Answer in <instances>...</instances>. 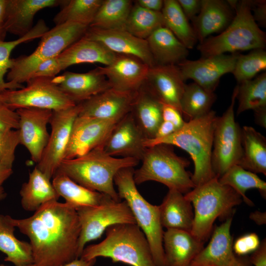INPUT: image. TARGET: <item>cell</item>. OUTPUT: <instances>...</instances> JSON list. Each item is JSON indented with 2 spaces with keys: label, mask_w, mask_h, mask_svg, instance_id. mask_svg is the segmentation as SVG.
Wrapping results in <instances>:
<instances>
[{
  "label": "cell",
  "mask_w": 266,
  "mask_h": 266,
  "mask_svg": "<svg viewBox=\"0 0 266 266\" xmlns=\"http://www.w3.org/2000/svg\"><path fill=\"white\" fill-rule=\"evenodd\" d=\"M13 223L30 240L35 266H62L76 259L80 225L76 210L58 200Z\"/></svg>",
  "instance_id": "cell-1"
},
{
  "label": "cell",
  "mask_w": 266,
  "mask_h": 266,
  "mask_svg": "<svg viewBox=\"0 0 266 266\" xmlns=\"http://www.w3.org/2000/svg\"><path fill=\"white\" fill-rule=\"evenodd\" d=\"M217 117L216 112L211 110L204 116L185 122L182 127L168 136L146 138L144 146L148 148L164 144L185 150L194 165L192 180L195 187L200 185L216 177L212 168L211 156Z\"/></svg>",
  "instance_id": "cell-2"
},
{
  "label": "cell",
  "mask_w": 266,
  "mask_h": 266,
  "mask_svg": "<svg viewBox=\"0 0 266 266\" xmlns=\"http://www.w3.org/2000/svg\"><path fill=\"white\" fill-rule=\"evenodd\" d=\"M139 161L110 156L100 147L81 156L63 160L58 170L80 185L119 201L121 200L114 186L115 175L123 168H133Z\"/></svg>",
  "instance_id": "cell-3"
},
{
  "label": "cell",
  "mask_w": 266,
  "mask_h": 266,
  "mask_svg": "<svg viewBox=\"0 0 266 266\" xmlns=\"http://www.w3.org/2000/svg\"><path fill=\"white\" fill-rule=\"evenodd\" d=\"M105 234L100 242L85 247L79 258L89 261L104 257L131 266H157L147 238L136 224L113 225Z\"/></svg>",
  "instance_id": "cell-4"
},
{
  "label": "cell",
  "mask_w": 266,
  "mask_h": 266,
  "mask_svg": "<svg viewBox=\"0 0 266 266\" xmlns=\"http://www.w3.org/2000/svg\"><path fill=\"white\" fill-rule=\"evenodd\" d=\"M184 196L194 207L191 233L203 243L210 235L215 220L229 217L233 208L243 201L236 191L221 184L217 177L195 187Z\"/></svg>",
  "instance_id": "cell-5"
},
{
  "label": "cell",
  "mask_w": 266,
  "mask_h": 266,
  "mask_svg": "<svg viewBox=\"0 0 266 266\" xmlns=\"http://www.w3.org/2000/svg\"><path fill=\"white\" fill-rule=\"evenodd\" d=\"M234 13L231 23L220 33L208 37L199 43L197 49L202 57L265 49L266 33L254 19L249 0L238 1Z\"/></svg>",
  "instance_id": "cell-6"
},
{
  "label": "cell",
  "mask_w": 266,
  "mask_h": 266,
  "mask_svg": "<svg viewBox=\"0 0 266 266\" xmlns=\"http://www.w3.org/2000/svg\"><path fill=\"white\" fill-rule=\"evenodd\" d=\"M133 167L120 170L115 175L114 183L120 199L129 206L136 222L146 236L157 266H166L163 244V227L159 206L146 200L138 191L134 181Z\"/></svg>",
  "instance_id": "cell-7"
},
{
  "label": "cell",
  "mask_w": 266,
  "mask_h": 266,
  "mask_svg": "<svg viewBox=\"0 0 266 266\" xmlns=\"http://www.w3.org/2000/svg\"><path fill=\"white\" fill-rule=\"evenodd\" d=\"M170 146L160 144L146 148L141 166L134 171L136 185L153 181L183 194L195 187L186 169L190 162L177 155Z\"/></svg>",
  "instance_id": "cell-8"
},
{
  "label": "cell",
  "mask_w": 266,
  "mask_h": 266,
  "mask_svg": "<svg viewBox=\"0 0 266 266\" xmlns=\"http://www.w3.org/2000/svg\"><path fill=\"white\" fill-rule=\"evenodd\" d=\"M89 27L68 22L55 26L40 38L36 49L28 56L12 59V64L6 75L7 82L22 85L33 75L42 62L56 57L82 38Z\"/></svg>",
  "instance_id": "cell-9"
},
{
  "label": "cell",
  "mask_w": 266,
  "mask_h": 266,
  "mask_svg": "<svg viewBox=\"0 0 266 266\" xmlns=\"http://www.w3.org/2000/svg\"><path fill=\"white\" fill-rule=\"evenodd\" d=\"M237 93L236 85L230 106L221 116H218L215 125L211 166L218 178L232 166L238 165L243 155L242 129L234 118Z\"/></svg>",
  "instance_id": "cell-10"
},
{
  "label": "cell",
  "mask_w": 266,
  "mask_h": 266,
  "mask_svg": "<svg viewBox=\"0 0 266 266\" xmlns=\"http://www.w3.org/2000/svg\"><path fill=\"white\" fill-rule=\"evenodd\" d=\"M53 77L34 76L27 85L16 90L0 91V95L12 109L34 107L59 111L75 106L53 81Z\"/></svg>",
  "instance_id": "cell-11"
},
{
  "label": "cell",
  "mask_w": 266,
  "mask_h": 266,
  "mask_svg": "<svg viewBox=\"0 0 266 266\" xmlns=\"http://www.w3.org/2000/svg\"><path fill=\"white\" fill-rule=\"evenodd\" d=\"M80 233L78 243V256L86 244L100 237L109 227L120 224H136L135 219L125 200L117 201L108 197L100 204L76 210Z\"/></svg>",
  "instance_id": "cell-12"
},
{
  "label": "cell",
  "mask_w": 266,
  "mask_h": 266,
  "mask_svg": "<svg viewBox=\"0 0 266 266\" xmlns=\"http://www.w3.org/2000/svg\"><path fill=\"white\" fill-rule=\"evenodd\" d=\"M80 110L79 103L66 109L53 111L49 122L51 132L48 142L36 166L50 179L64 159L72 125Z\"/></svg>",
  "instance_id": "cell-13"
},
{
  "label": "cell",
  "mask_w": 266,
  "mask_h": 266,
  "mask_svg": "<svg viewBox=\"0 0 266 266\" xmlns=\"http://www.w3.org/2000/svg\"><path fill=\"white\" fill-rule=\"evenodd\" d=\"M118 122L78 115L72 126L64 159L78 157L103 147Z\"/></svg>",
  "instance_id": "cell-14"
},
{
  "label": "cell",
  "mask_w": 266,
  "mask_h": 266,
  "mask_svg": "<svg viewBox=\"0 0 266 266\" xmlns=\"http://www.w3.org/2000/svg\"><path fill=\"white\" fill-rule=\"evenodd\" d=\"M237 53L185 60L177 65L184 81L192 79L205 90L214 93L221 77L233 72Z\"/></svg>",
  "instance_id": "cell-15"
},
{
  "label": "cell",
  "mask_w": 266,
  "mask_h": 266,
  "mask_svg": "<svg viewBox=\"0 0 266 266\" xmlns=\"http://www.w3.org/2000/svg\"><path fill=\"white\" fill-rule=\"evenodd\" d=\"M16 111L19 117L20 144L28 150L32 161L37 164L48 142L50 134L47 125L53 111L34 107L21 108Z\"/></svg>",
  "instance_id": "cell-16"
},
{
  "label": "cell",
  "mask_w": 266,
  "mask_h": 266,
  "mask_svg": "<svg viewBox=\"0 0 266 266\" xmlns=\"http://www.w3.org/2000/svg\"><path fill=\"white\" fill-rule=\"evenodd\" d=\"M146 138L131 112L116 124L102 148L110 156L140 161L146 149L144 145Z\"/></svg>",
  "instance_id": "cell-17"
},
{
  "label": "cell",
  "mask_w": 266,
  "mask_h": 266,
  "mask_svg": "<svg viewBox=\"0 0 266 266\" xmlns=\"http://www.w3.org/2000/svg\"><path fill=\"white\" fill-rule=\"evenodd\" d=\"M97 67L111 88L135 93L145 83L150 66L136 57L116 54L109 65Z\"/></svg>",
  "instance_id": "cell-18"
},
{
  "label": "cell",
  "mask_w": 266,
  "mask_h": 266,
  "mask_svg": "<svg viewBox=\"0 0 266 266\" xmlns=\"http://www.w3.org/2000/svg\"><path fill=\"white\" fill-rule=\"evenodd\" d=\"M84 36L101 43L115 54L136 57L150 67L156 65L147 40L137 37L126 30H102L89 27Z\"/></svg>",
  "instance_id": "cell-19"
},
{
  "label": "cell",
  "mask_w": 266,
  "mask_h": 266,
  "mask_svg": "<svg viewBox=\"0 0 266 266\" xmlns=\"http://www.w3.org/2000/svg\"><path fill=\"white\" fill-rule=\"evenodd\" d=\"M134 94L110 88L80 103L79 116L118 122L131 112Z\"/></svg>",
  "instance_id": "cell-20"
},
{
  "label": "cell",
  "mask_w": 266,
  "mask_h": 266,
  "mask_svg": "<svg viewBox=\"0 0 266 266\" xmlns=\"http://www.w3.org/2000/svg\"><path fill=\"white\" fill-rule=\"evenodd\" d=\"M144 84L161 102L175 107L181 113L180 100L186 84L177 65L150 67Z\"/></svg>",
  "instance_id": "cell-21"
},
{
  "label": "cell",
  "mask_w": 266,
  "mask_h": 266,
  "mask_svg": "<svg viewBox=\"0 0 266 266\" xmlns=\"http://www.w3.org/2000/svg\"><path fill=\"white\" fill-rule=\"evenodd\" d=\"M53 79L61 91L77 104L111 88L98 67L85 73L66 71Z\"/></svg>",
  "instance_id": "cell-22"
},
{
  "label": "cell",
  "mask_w": 266,
  "mask_h": 266,
  "mask_svg": "<svg viewBox=\"0 0 266 266\" xmlns=\"http://www.w3.org/2000/svg\"><path fill=\"white\" fill-rule=\"evenodd\" d=\"M232 217L215 227L208 244L195 257L190 266H230L235 254L231 234Z\"/></svg>",
  "instance_id": "cell-23"
},
{
  "label": "cell",
  "mask_w": 266,
  "mask_h": 266,
  "mask_svg": "<svg viewBox=\"0 0 266 266\" xmlns=\"http://www.w3.org/2000/svg\"><path fill=\"white\" fill-rule=\"evenodd\" d=\"M199 13L193 20L192 28L200 43L216 33H221L231 23L234 11L227 1L201 0Z\"/></svg>",
  "instance_id": "cell-24"
},
{
  "label": "cell",
  "mask_w": 266,
  "mask_h": 266,
  "mask_svg": "<svg viewBox=\"0 0 266 266\" xmlns=\"http://www.w3.org/2000/svg\"><path fill=\"white\" fill-rule=\"evenodd\" d=\"M163 244L166 266H190L204 247L190 232L179 229L164 231Z\"/></svg>",
  "instance_id": "cell-25"
},
{
  "label": "cell",
  "mask_w": 266,
  "mask_h": 266,
  "mask_svg": "<svg viewBox=\"0 0 266 266\" xmlns=\"http://www.w3.org/2000/svg\"><path fill=\"white\" fill-rule=\"evenodd\" d=\"M60 0H6V28L7 33L22 37L33 28L34 16L39 11L61 6Z\"/></svg>",
  "instance_id": "cell-26"
},
{
  "label": "cell",
  "mask_w": 266,
  "mask_h": 266,
  "mask_svg": "<svg viewBox=\"0 0 266 266\" xmlns=\"http://www.w3.org/2000/svg\"><path fill=\"white\" fill-rule=\"evenodd\" d=\"M116 54L101 43L84 36L56 56L61 71L82 63L109 65Z\"/></svg>",
  "instance_id": "cell-27"
},
{
  "label": "cell",
  "mask_w": 266,
  "mask_h": 266,
  "mask_svg": "<svg viewBox=\"0 0 266 266\" xmlns=\"http://www.w3.org/2000/svg\"><path fill=\"white\" fill-rule=\"evenodd\" d=\"M162 102L144 85L135 92L131 111L146 138L155 137L163 121Z\"/></svg>",
  "instance_id": "cell-28"
},
{
  "label": "cell",
  "mask_w": 266,
  "mask_h": 266,
  "mask_svg": "<svg viewBox=\"0 0 266 266\" xmlns=\"http://www.w3.org/2000/svg\"><path fill=\"white\" fill-rule=\"evenodd\" d=\"M159 206L163 228L191 233L194 220L193 206L183 194L175 190L169 189Z\"/></svg>",
  "instance_id": "cell-29"
},
{
  "label": "cell",
  "mask_w": 266,
  "mask_h": 266,
  "mask_svg": "<svg viewBox=\"0 0 266 266\" xmlns=\"http://www.w3.org/2000/svg\"><path fill=\"white\" fill-rule=\"evenodd\" d=\"M146 40L156 65H177L188 55L189 49L164 26L156 30Z\"/></svg>",
  "instance_id": "cell-30"
},
{
  "label": "cell",
  "mask_w": 266,
  "mask_h": 266,
  "mask_svg": "<svg viewBox=\"0 0 266 266\" xmlns=\"http://www.w3.org/2000/svg\"><path fill=\"white\" fill-rule=\"evenodd\" d=\"M52 178V183L60 197L76 210L98 205L109 197L80 185L59 170Z\"/></svg>",
  "instance_id": "cell-31"
},
{
  "label": "cell",
  "mask_w": 266,
  "mask_h": 266,
  "mask_svg": "<svg viewBox=\"0 0 266 266\" xmlns=\"http://www.w3.org/2000/svg\"><path fill=\"white\" fill-rule=\"evenodd\" d=\"M20 195L21 206L28 211H35L43 204L60 198L50 179L36 166L29 173L28 181L23 184Z\"/></svg>",
  "instance_id": "cell-32"
},
{
  "label": "cell",
  "mask_w": 266,
  "mask_h": 266,
  "mask_svg": "<svg viewBox=\"0 0 266 266\" xmlns=\"http://www.w3.org/2000/svg\"><path fill=\"white\" fill-rule=\"evenodd\" d=\"M12 219L9 215L0 214V251L6 255L4 261L15 266L33 264L31 244L16 237Z\"/></svg>",
  "instance_id": "cell-33"
},
{
  "label": "cell",
  "mask_w": 266,
  "mask_h": 266,
  "mask_svg": "<svg viewBox=\"0 0 266 266\" xmlns=\"http://www.w3.org/2000/svg\"><path fill=\"white\" fill-rule=\"evenodd\" d=\"M243 155L238 165L255 173L266 175V139L253 127L242 128Z\"/></svg>",
  "instance_id": "cell-34"
},
{
  "label": "cell",
  "mask_w": 266,
  "mask_h": 266,
  "mask_svg": "<svg viewBox=\"0 0 266 266\" xmlns=\"http://www.w3.org/2000/svg\"><path fill=\"white\" fill-rule=\"evenodd\" d=\"M161 12L164 27L188 49H193L198 42L195 33L177 0H165Z\"/></svg>",
  "instance_id": "cell-35"
},
{
  "label": "cell",
  "mask_w": 266,
  "mask_h": 266,
  "mask_svg": "<svg viewBox=\"0 0 266 266\" xmlns=\"http://www.w3.org/2000/svg\"><path fill=\"white\" fill-rule=\"evenodd\" d=\"M132 3L130 0H102L89 27L102 30H125Z\"/></svg>",
  "instance_id": "cell-36"
},
{
  "label": "cell",
  "mask_w": 266,
  "mask_h": 266,
  "mask_svg": "<svg viewBox=\"0 0 266 266\" xmlns=\"http://www.w3.org/2000/svg\"><path fill=\"white\" fill-rule=\"evenodd\" d=\"M222 184L230 186L236 191L247 205L253 206L254 203L246 195L247 190L256 189L266 198V183L256 173L244 169L238 165L230 167L220 178Z\"/></svg>",
  "instance_id": "cell-37"
},
{
  "label": "cell",
  "mask_w": 266,
  "mask_h": 266,
  "mask_svg": "<svg viewBox=\"0 0 266 266\" xmlns=\"http://www.w3.org/2000/svg\"><path fill=\"white\" fill-rule=\"evenodd\" d=\"M216 99L214 93L205 90L195 82L185 84L180 100L182 114L188 121L204 116L211 110Z\"/></svg>",
  "instance_id": "cell-38"
},
{
  "label": "cell",
  "mask_w": 266,
  "mask_h": 266,
  "mask_svg": "<svg viewBox=\"0 0 266 266\" xmlns=\"http://www.w3.org/2000/svg\"><path fill=\"white\" fill-rule=\"evenodd\" d=\"M102 0H63L61 9L53 18L55 26L72 22L89 27Z\"/></svg>",
  "instance_id": "cell-39"
},
{
  "label": "cell",
  "mask_w": 266,
  "mask_h": 266,
  "mask_svg": "<svg viewBox=\"0 0 266 266\" xmlns=\"http://www.w3.org/2000/svg\"><path fill=\"white\" fill-rule=\"evenodd\" d=\"M49 30L45 22L40 19L32 29L26 35L12 41L0 40V91L16 90L23 88V85H16L4 80V76L11 68L12 59L10 55L13 49L18 45L41 37Z\"/></svg>",
  "instance_id": "cell-40"
},
{
  "label": "cell",
  "mask_w": 266,
  "mask_h": 266,
  "mask_svg": "<svg viewBox=\"0 0 266 266\" xmlns=\"http://www.w3.org/2000/svg\"><path fill=\"white\" fill-rule=\"evenodd\" d=\"M237 86V115L246 110L254 111L266 107V72L251 80L241 82Z\"/></svg>",
  "instance_id": "cell-41"
},
{
  "label": "cell",
  "mask_w": 266,
  "mask_h": 266,
  "mask_svg": "<svg viewBox=\"0 0 266 266\" xmlns=\"http://www.w3.org/2000/svg\"><path fill=\"white\" fill-rule=\"evenodd\" d=\"M164 26L161 12L150 11L135 4L130 11L125 30L137 37L146 40L156 30Z\"/></svg>",
  "instance_id": "cell-42"
},
{
  "label": "cell",
  "mask_w": 266,
  "mask_h": 266,
  "mask_svg": "<svg viewBox=\"0 0 266 266\" xmlns=\"http://www.w3.org/2000/svg\"><path fill=\"white\" fill-rule=\"evenodd\" d=\"M266 69V52L264 49L252 50L248 54H238L232 72L238 83L251 80Z\"/></svg>",
  "instance_id": "cell-43"
},
{
  "label": "cell",
  "mask_w": 266,
  "mask_h": 266,
  "mask_svg": "<svg viewBox=\"0 0 266 266\" xmlns=\"http://www.w3.org/2000/svg\"><path fill=\"white\" fill-rule=\"evenodd\" d=\"M20 144L18 130H0V163L12 168L15 150Z\"/></svg>",
  "instance_id": "cell-44"
},
{
  "label": "cell",
  "mask_w": 266,
  "mask_h": 266,
  "mask_svg": "<svg viewBox=\"0 0 266 266\" xmlns=\"http://www.w3.org/2000/svg\"><path fill=\"white\" fill-rule=\"evenodd\" d=\"M260 240L257 234L250 233L238 237L233 243L234 254L238 256H244L252 253L259 247Z\"/></svg>",
  "instance_id": "cell-45"
},
{
  "label": "cell",
  "mask_w": 266,
  "mask_h": 266,
  "mask_svg": "<svg viewBox=\"0 0 266 266\" xmlns=\"http://www.w3.org/2000/svg\"><path fill=\"white\" fill-rule=\"evenodd\" d=\"M19 127L18 113L7 105L0 95V130H18Z\"/></svg>",
  "instance_id": "cell-46"
},
{
  "label": "cell",
  "mask_w": 266,
  "mask_h": 266,
  "mask_svg": "<svg viewBox=\"0 0 266 266\" xmlns=\"http://www.w3.org/2000/svg\"><path fill=\"white\" fill-rule=\"evenodd\" d=\"M61 70L56 57H55L40 63L34 70L31 77L34 76L54 77Z\"/></svg>",
  "instance_id": "cell-47"
},
{
  "label": "cell",
  "mask_w": 266,
  "mask_h": 266,
  "mask_svg": "<svg viewBox=\"0 0 266 266\" xmlns=\"http://www.w3.org/2000/svg\"><path fill=\"white\" fill-rule=\"evenodd\" d=\"M162 110L163 121L170 122L177 130L182 127L186 122L181 112L173 106L162 103Z\"/></svg>",
  "instance_id": "cell-48"
},
{
  "label": "cell",
  "mask_w": 266,
  "mask_h": 266,
  "mask_svg": "<svg viewBox=\"0 0 266 266\" xmlns=\"http://www.w3.org/2000/svg\"><path fill=\"white\" fill-rule=\"evenodd\" d=\"M250 9L253 18L263 27L266 25V1L264 0H250Z\"/></svg>",
  "instance_id": "cell-49"
},
{
  "label": "cell",
  "mask_w": 266,
  "mask_h": 266,
  "mask_svg": "<svg viewBox=\"0 0 266 266\" xmlns=\"http://www.w3.org/2000/svg\"><path fill=\"white\" fill-rule=\"evenodd\" d=\"M184 14L188 20H193L199 13L200 0H177Z\"/></svg>",
  "instance_id": "cell-50"
},
{
  "label": "cell",
  "mask_w": 266,
  "mask_h": 266,
  "mask_svg": "<svg viewBox=\"0 0 266 266\" xmlns=\"http://www.w3.org/2000/svg\"><path fill=\"white\" fill-rule=\"evenodd\" d=\"M251 265L254 266H266V240L261 241L259 247L248 258Z\"/></svg>",
  "instance_id": "cell-51"
},
{
  "label": "cell",
  "mask_w": 266,
  "mask_h": 266,
  "mask_svg": "<svg viewBox=\"0 0 266 266\" xmlns=\"http://www.w3.org/2000/svg\"><path fill=\"white\" fill-rule=\"evenodd\" d=\"M136 4L146 9L155 11L161 12L164 0H138Z\"/></svg>",
  "instance_id": "cell-52"
},
{
  "label": "cell",
  "mask_w": 266,
  "mask_h": 266,
  "mask_svg": "<svg viewBox=\"0 0 266 266\" xmlns=\"http://www.w3.org/2000/svg\"><path fill=\"white\" fill-rule=\"evenodd\" d=\"M176 130L177 129L172 123L163 121L157 130L155 137L153 138H161L166 137Z\"/></svg>",
  "instance_id": "cell-53"
},
{
  "label": "cell",
  "mask_w": 266,
  "mask_h": 266,
  "mask_svg": "<svg viewBox=\"0 0 266 266\" xmlns=\"http://www.w3.org/2000/svg\"><path fill=\"white\" fill-rule=\"evenodd\" d=\"M12 173V168L8 167L0 163V200L4 199L6 197L3 184Z\"/></svg>",
  "instance_id": "cell-54"
},
{
  "label": "cell",
  "mask_w": 266,
  "mask_h": 266,
  "mask_svg": "<svg viewBox=\"0 0 266 266\" xmlns=\"http://www.w3.org/2000/svg\"><path fill=\"white\" fill-rule=\"evenodd\" d=\"M6 0H0V40H4L7 33L6 28Z\"/></svg>",
  "instance_id": "cell-55"
},
{
  "label": "cell",
  "mask_w": 266,
  "mask_h": 266,
  "mask_svg": "<svg viewBox=\"0 0 266 266\" xmlns=\"http://www.w3.org/2000/svg\"><path fill=\"white\" fill-rule=\"evenodd\" d=\"M254 112L256 123L261 127L266 128V107L255 110Z\"/></svg>",
  "instance_id": "cell-56"
},
{
  "label": "cell",
  "mask_w": 266,
  "mask_h": 266,
  "mask_svg": "<svg viewBox=\"0 0 266 266\" xmlns=\"http://www.w3.org/2000/svg\"><path fill=\"white\" fill-rule=\"evenodd\" d=\"M249 218L257 225H263L266 224V213L255 211L250 213Z\"/></svg>",
  "instance_id": "cell-57"
},
{
  "label": "cell",
  "mask_w": 266,
  "mask_h": 266,
  "mask_svg": "<svg viewBox=\"0 0 266 266\" xmlns=\"http://www.w3.org/2000/svg\"><path fill=\"white\" fill-rule=\"evenodd\" d=\"M96 260L95 259L86 261L78 258L62 266H93L96 262Z\"/></svg>",
  "instance_id": "cell-58"
},
{
  "label": "cell",
  "mask_w": 266,
  "mask_h": 266,
  "mask_svg": "<svg viewBox=\"0 0 266 266\" xmlns=\"http://www.w3.org/2000/svg\"><path fill=\"white\" fill-rule=\"evenodd\" d=\"M230 266H251L248 258L244 256H238L235 255Z\"/></svg>",
  "instance_id": "cell-59"
},
{
  "label": "cell",
  "mask_w": 266,
  "mask_h": 266,
  "mask_svg": "<svg viewBox=\"0 0 266 266\" xmlns=\"http://www.w3.org/2000/svg\"><path fill=\"white\" fill-rule=\"evenodd\" d=\"M28 266H35V265L33 264H32V265H29Z\"/></svg>",
  "instance_id": "cell-60"
}]
</instances>
